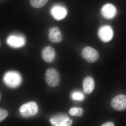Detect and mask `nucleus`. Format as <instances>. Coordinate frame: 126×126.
<instances>
[{
  "label": "nucleus",
  "mask_w": 126,
  "mask_h": 126,
  "mask_svg": "<svg viewBox=\"0 0 126 126\" xmlns=\"http://www.w3.org/2000/svg\"><path fill=\"white\" fill-rule=\"evenodd\" d=\"M49 39L51 42L58 43L62 40V34L58 27H52L49 30Z\"/></svg>",
  "instance_id": "obj_10"
},
{
  "label": "nucleus",
  "mask_w": 126,
  "mask_h": 126,
  "mask_svg": "<svg viewBox=\"0 0 126 126\" xmlns=\"http://www.w3.org/2000/svg\"><path fill=\"white\" fill-rule=\"evenodd\" d=\"M102 126H114L113 123L112 122H106V123L102 125Z\"/></svg>",
  "instance_id": "obj_18"
},
{
  "label": "nucleus",
  "mask_w": 126,
  "mask_h": 126,
  "mask_svg": "<svg viewBox=\"0 0 126 126\" xmlns=\"http://www.w3.org/2000/svg\"><path fill=\"white\" fill-rule=\"evenodd\" d=\"M41 55L45 61L47 63H51L54 61L55 58V51L51 46H47L42 50Z\"/></svg>",
  "instance_id": "obj_9"
},
{
  "label": "nucleus",
  "mask_w": 126,
  "mask_h": 126,
  "mask_svg": "<svg viewBox=\"0 0 126 126\" xmlns=\"http://www.w3.org/2000/svg\"><path fill=\"white\" fill-rule=\"evenodd\" d=\"M102 15L107 19H111L114 18L117 13L116 9L112 4H106L102 7L101 10Z\"/></svg>",
  "instance_id": "obj_7"
},
{
  "label": "nucleus",
  "mask_w": 126,
  "mask_h": 126,
  "mask_svg": "<svg viewBox=\"0 0 126 126\" xmlns=\"http://www.w3.org/2000/svg\"></svg>",
  "instance_id": "obj_20"
},
{
  "label": "nucleus",
  "mask_w": 126,
  "mask_h": 126,
  "mask_svg": "<svg viewBox=\"0 0 126 126\" xmlns=\"http://www.w3.org/2000/svg\"><path fill=\"white\" fill-rule=\"evenodd\" d=\"M51 121L53 124L59 121H60L56 124V126H69L72 124V121L66 117H58L56 119L55 118L51 119Z\"/></svg>",
  "instance_id": "obj_13"
},
{
  "label": "nucleus",
  "mask_w": 126,
  "mask_h": 126,
  "mask_svg": "<svg viewBox=\"0 0 126 126\" xmlns=\"http://www.w3.org/2000/svg\"><path fill=\"white\" fill-rule=\"evenodd\" d=\"M0 98H1V95H0Z\"/></svg>",
  "instance_id": "obj_19"
},
{
  "label": "nucleus",
  "mask_w": 126,
  "mask_h": 126,
  "mask_svg": "<svg viewBox=\"0 0 126 126\" xmlns=\"http://www.w3.org/2000/svg\"><path fill=\"white\" fill-rule=\"evenodd\" d=\"M94 88V79L92 77H88L84 79L83 82V88L84 92L86 94L91 93Z\"/></svg>",
  "instance_id": "obj_12"
},
{
  "label": "nucleus",
  "mask_w": 126,
  "mask_h": 126,
  "mask_svg": "<svg viewBox=\"0 0 126 126\" xmlns=\"http://www.w3.org/2000/svg\"><path fill=\"white\" fill-rule=\"evenodd\" d=\"M113 109L117 111H122L126 109V96L119 94L114 97L111 102Z\"/></svg>",
  "instance_id": "obj_5"
},
{
  "label": "nucleus",
  "mask_w": 126,
  "mask_h": 126,
  "mask_svg": "<svg viewBox=\"0 0 126 126\" xmlns=\"http://www.w3.org/2000/svg\"><path fill=\"white\" fill-rule=\"evenodd\" d=\"M50 13L55 19L60 20L65 18L68 14L67 10L64 6L56 5L52 7Z\"/></svg>",
  "instance_id": "obj_6"
},
{
  "label": "nucleus",
  "mask_w": 126,
  "mask_h": 126,
  "mask_svg": "<svg viewBox=\"0 0 126 126\" xmlns=\"http://www.w3.org/2000/svg\"><path fill=\"white\" fill-rule=\"evenodd\" d=\"M48 1V0H30V3L34 8H39L44 6Z\"/></svg>",
  "instance_id": "obj_14"
},
{
  "label": "nucleus",
  "mask_w": 126,
  "mask_h": 126,
  "mask_svg": "<svg viewBox=\"0 0 126 126\" xmlns=\"http://www.w3.org/2000/svg\"><path fill=\"white\" fill-rule=\"evenodd\" d=\"M3 79L5 84L11 88L19 86L21 81L20 75L15 71H9L6 73Z\"/></svg>",
  "instance_id": "obj_1"
},
{
  "label": "nucleus",
  "mask_w": 126,
  "mask_h": 126,
  "mask_svg": "<svg viewBox=\"0 0 126 126\" xmlns=\"http://www.w3.org/2000/svg\"><path fill=\"white\" fill-rule=\"evenodd\" d=\"M72 97L74 100L81 101L84 99V96L82 93L80 92H76L72 94Z\"/></svg>",
  "instance_id": "obj_16"
},
{
  "label": "nucleus",
  "mask_w": 126,
  "mask_h": 126,
  "mask_svg": "<svg viewBox=\"0 0 126 126\" xmlns=\"http://www.w3.org/2000/svg\"><path fill=\"white\" fill-rule=\"evenodd\" d=\"M81 55L89 63H93L97 60L99 54L96 50L89 46L84 48L81 53Z\"/></svg>",
  "instance_id": "obj_3"
},
{
  "label": "nucleus",
  "mask_w": 126,
  "mask_h": 126,
  "mask_svg": "<svg viewBox=\"0 0 126 126\" xmlns=\"http://www.w3.org/2000/svg\"><path fill=\"white\" fill-rule=\"evenodd\" d=\"M26 108L25 111L21 115L25 117L32 116L36 115L38 111V107L36 103L30 102L26 104Z\"/></svg>",
  "instance_id": "obj_11"
},
{
  "label": "nucleus",
  "mask_w": 126,
  "mask_h": 126,
  "mask_svg": "<svg viewBox=\"0 0 126 126\" xmlns=\"http://www.w3.org/2000/svg\"><path fill=\"white\" fill-rule=\"evenodd\" d=\"M113 35V31L110 26H103L99 28L98 31L99 38L104 43H107L111 40Z\"/></svg>",
  "instance_id": "obj_4"
},
{
  "label": "nucleus",
  "mask_w": 126,
  "mask_h": 126,
  "mask_svg": "<svg viewBox=\"0 0 126 126\" xmlns=\"http://www.w3.org/2000/svg\"><path fill=\"white\" fill-rule=\"evenodd\" d=\"M7 43L10 46L15 48L22 47L25 44V40L24 37L22 35H11L7 40Z\"/></svg>",
  "instance_id": "obj_8"
},
{
  "label": "nucleus",
  "mask_w": 126,
  "mask_h": 126,
  "mask_svg": "<svg viewBox=\"0 0 126 126\" xmlns=\"http://www.w3.org/2000/svg\"><path fill=\"white\" fill-rule=\"evenodd\" d=\"M45 79L49 86L52 87H56L58 85L60 81L58 72L54 68L47 69L45 73Z\"/></svg>",
  "instance_id": "obj_2"
},
{
  "label": "nucleus",
  "mask_w": 126,
  "mask_h": 126,
  "mask_svg": "<svg viewBox=\"0 0 126 126\" xmlns=\"http://www.w3.org/2000/svg\"><path fill=\"white\" fill-rule=\"evenodd\" d=\"M9 115L7 110L0 108V122L4 120Z\"/></svg>",
  "instance_id": "obj_17"
},
{
  "label": "nucleus",
  "mask_w": 126,
  "mask_h": 126,
  "mask_svg": "<svg viewBox=\"0 0 126 126\" xmlns=\"http://www.w3.org/2000/svg\"><path fill=\"white\" fill-rule=\"evenodd\" d=\"M83 110L80 108L74 107L70 109L69 113L70 115L73 116H81L83 114Z\"/></svg>",
  "instance_id": "obj_15"
}]
</instances>
